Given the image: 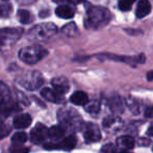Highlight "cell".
Instances as JSON below:
<instances>
[{"mask_svg":"<svg viewBox=\"0 0 153 153\" xmlns=\"http://www.w3.org/2000/svg\"><path fill=\"white\" fill-rule=\"evenodd\" d=\"M83 137L85 140L89 143H93V142H98L101 139V133L97 125L95 124H87L83 130Z\"/></svg>","mask_w":153,"mask_h":153,"instance_id":"8992f818","label":"cell"},{"mask_svg":"<svg viewBox=\"0 0 153 153\" xmlns=\"http://www.w3.org/2000/svg\"><path fill=\"white\" fill-rule=\"evenodd\" d=\"M150 12H151V4H150V2L148 0H140L137 6V10H135L137 18H144L147 15H149Z\"/></svg>","mask_w":153,"mask_h":153,"instance_id":"30bf717a","label":"cell"},{"mask_svg":"<svg viewBox=\"0 0 153 153\" xmlns=\"http://www.w3.org/2000/svg\"><path fill=\"white\" fill-rule=\"evenodd\" d=\"M1 44H2V40L0 39V45H1Z\"/></svg>","mask_w":153,"mask_h":153,"instance_id":"d6a6232c","label":"cell"},{"mask_svg":"<svg viewBox=\"0 0 153 153\" xmlns=\"http://www.w3.org/2000/svg\"><path fill=\"white\" fill-rule=\"evenodd\" d=\"M48 51L39 45H32L22 48L19 51V59L27 65H34L44 59Z\"/></svg>","mask_w":153,"mask_h":153,"instance_id":"7a4b0ae2","label":"cell"},{"mask_svg":"<svg viewBox=\"0 0 153 153\" xmlns=\"http://www.w3.org/2000/svg\"><path fill=\"white\" fill-rule=\"evenodd\" d=\"M59 149L64 150H72L76 146V137L74 135H69L66 139H64L59 144H57Z\"/></svg>","mask_w":153,"mask_h":153,"instance_id":"9a60e30c","label":"cell"},{"mask_svg":"<svg viewBox=\"0 0 153 153\" xmlns=\"http://www.w3.org/2000/svg\"><path fill=\"white\" fill-rule=\"evenodd\" d=\"M27 141V134L23 131L21 132L15 133L12 137V142L16 145H21V144H24Z\"/></svg>","mask_w":153,"mask_h":153,"instance_id":"ffe728a7","label":"cell"},{"mask_svg":"<svg viewBox=\"0 0 153 153\" xmlns=\"http://www.w3.org/2000/svg\"><path fill=\"white\" fill-rule=\"evenodd\" d=\"M145 116L147 118H153V106H149L146 108Z\"/></svg>","mask_w":153,"mask_h":153,"instance_id":"4316f807","label":"cell"},{"mask_svg":"<svg viewBox=\"0 0 153 153\" xmlns=\"http://www.w3.org/2000/svg\"><path fill=\"white\" fill-rule=\"evenodd\" d=\"M18 19L21 23H24V24H28L29 22L32 20V16L28 10H20L18 12Z\"/></svg>","mask_w":153,"mask_h":153,"instance_id":"d6986e66","label":"cell"},{"mask_svg":"<svg viewBox=\"0 0 153 153\" xmlns=\"http://www.w3.org/2000/svg\"><path fill=\"white\" fill-rule=\"evenodd\" d=\"M147 79L148 80H153V71H149L147 73Z\"/></svg>","mask_w":153,"mask_h":153,"instance_id":"f1b7e54d","label":"cell"},{"mask_svg":"<svg viewBox=\"0 0 153 153\" xmlns=\"http://www.w3.org/2000/svg\"><path fill=\"white\" fill-rule=\"evenodd\" d=\"M10 132V128L7 125L4 124H0V140L4 139L6 135H8Z\"/></svg>","mask_w":153,"mask_h":153,"instance_id":"484cf974","label":"cell"},{"mask_svg":"<svg viewBox=\"0 0 153 153\" xmlns=\"http://www.w3.org/2000/svg\"><path fill=\"white\" fill-rule=\"evenodd\" d=\"M12 5L10 3L0 4V18H7L12 13Z\"/></svg>","mask_w":153,"mask_h":153,"instance_id":"44dd1931","label":"cell"},{"mask_svg":"<svg viewBox=\"0 0 153 153\" xmlns=\"http://www.w3.org/2000/svg\"><path fill=\"white\" fill-rule=\"evenodd\" d=\"M55 14L62 19H71L73 18L75 14V10L73 7L68 5H61L55 10Z\"/></svg>","mask_w":153,"mask_h":153,"instance_id":"7c38bea8","label":"cell"},{"mask_svg":"<svg viewBox=\"0 0 153 153\" xmlns=\"http://www.w3.org/2000/svg\"><path fill=\"white\" fill-rule=\"evenodd\" d=\"M134 1L135 0H119L118 6H119V8L123 10V12H127V10H129L131 8V6L134 3Z\"/></svg>","mask_w":153,"mask_h":153,"instance_id":"7402d4cb","label":"cell"},{"mask_svg":"<svg viewBox=\"0 0 153 153\" xmlns=\"http://www.w3.org/2000/svg\"><path fill=\"white\" fill-rule=\"evenodd\" d=\"M22 29L21 28H7V29H1L0 30V34H3V36H7V38L12 39H17L20 36Z\"/></svg>","mask_w":153,"mask_h":153,"instance_id":"e0dca14e","label":"cell"},{"mask_svg":"<svg viewBox=\"0 0 153 153\" xmlns=\"http://www.w3.org/2000/svg\"><path fill=\"white\" fill-rule=\"evenodd\" d=\"M111 20V13L102 6H92L88 10V17L85 20L87 28H100L106 25Z\"/></svg>","mask_w":153,"mask_h":153,"instance_id":"6da1fadb","label":"cell"},{"mask_svg":"<svg viewBox=\"0 0 153 153\" xmlns=\"http://www.w3.org/2000/svg\"><path fill=\"white\" fill-rule=\"evenodd\" d=\"M51 83H52L53 90L56 91L61 95L67 93L69 91V89H70L69 81L67 80V78H65V77H56V78L52 79Z\"/></svg>","mask_w":153,"mask_h":153,"instance_id":"52a82bcc","label":"cell"},{"mask_svg":"<svg viewBox=\"0 0 153 153\" xmlns=\"http://www.w3.org/2000/svg\"><path fill=\"white\" fill-rule=\"evenodd\" d=\"M54 2H61V1H64V0H53Z\"/></svg>","mask_w":153,"mask_h":153,"instance_id":"4dcf8cb0","label":"cell"},{"mask_svg":"<svg viewBox=\"0 0 153 153\" xmlns=\"http://www.w3.org/2000/svg\"><path fill=\"white\" fill-rule=\"evenodd\" d=\"M68 1L72 4H79V3H81V2L85 1V0H68Z\"/></svg>","mask_w":153,"mask_h":153,"instance_id":"83f0119b","label":"cell"},{"mask_svg":"<svg viewBox=\"0 0 153 153\" xmlns=\"http://www.w3.org/2000/svg\"><path fill=\"white\" fill-rule=\"evenodd\" d=\"M48 132H49V129L45 125L36 124V126L32 129L30 132L31 142L34 144L42 143V142H44L46 140V137H48Z\"/></svg>","mask_w":153,"mask_h":153,"instance_id":"5b68a950","label":"cell"},{"mask_svg":"<svg viewBox=\"0 0 153 153\" xmlns=\"http://www.w3.org/2000/svg\"><path fill=\"white\" fill-rule=\"evenodd\" d=\"M70 101L75 105H87L89 103V97L85 92L77 91L70 97Z\"/></svg>","mask_w":153,"mask_h":153,"instance_id":"8fae6325","label":"cell"},{"mask_svg":"<svg viewBox=\"0 0 153 153\" xmlns=\"http://www.w3.org/2000/svg\"><path fill=\"white\" fill-rule=\"evenodd\" d=\"M10 153H28L29 149L20 145H15V146H13V147H10Z\"/></svg>","mask_w":153,"mask_h":153,"instance_id":"cb8c5ba5","label":"cell"},{"mask_svg":"<svg viewBox=\"0 0 153 153\" xmlns=\"http://www.w3.org/2000/svg\"><path fill=\"white\" fill-rule=\"evenodd\" d=\"M65 133H66V130L64 127H62L61 125H54L49 129L48 137L52 140H61L65 135Z\"/></svg>","mask_w":153,"mask_h":153,"instance_id":"5bb4252c","label":"cell"},{"mask_svg":"<svg viewBox=\"0 0 153 153\" xmlns=\"http://www.w3.org/2000/svg\"><path fill=\"white\" fill-rule=\"evenodd\" d=\"M147 133H148V134H150V135H153V124H151V125H150V126H149V128H148Z\"/></svg>","mask_w":153,"mask_h":153,"instance_id":"f546056e","label":"cell"},{"mask_svg":"<svg viewBox=\"0 0 153 153\" xmlns=\"http://www.w3.org/2000/svg\"><path fill=\"white\" fill-rule=\"evenodd\" d=\"M10 100V92L7 85L3 82H0V104L3 106H7Z\"/></svg>","mask_w":153,"mask_h":153,"instance_id":"4fadbf2b","label":"cell"},{"mask_svg":"<svg viewBox=\"0 0 153 153\" xmlns=\"http://www.w3.org/2000/svg\"><path fill=\"white\" fill-rule=\"evenodd\" d=\"M43 82H44V79H43L42 74L36 71L26 73L20 79L21 85L29 91H34V90L39 89L43 85Z\"/></svg>","mask_w":153,"mask_h":153,"instance_id":"277c9868","label":"cell"},{"mask_svg":"<svg viewBox=\"0 0 153 153\" xmlns=\"http://www.w3.org/2000/svg\"><path fill=\"white\" fill-rule=\"evenodd\" d=\"M41 95H42L43 98L53 103H59L62 100L61 94H59L56 91H54L52 89H48V88L43 89L42 92H41Z\"/></svg>","mask_w":153,"mask_h":153,"instance_id":"9c48e42d","label":"cell"},{"mask_svg":"<svg viewBox=\"0 0 153 153\" xmlns=\"http://www.w3.org/2000/svg\"><path fill=\"white\" fill-rule=\"evenodd\" d=\"M117 152V148L114 144H105L102 148L100 149V153H116Z\"/></svg>","mask_w":153,"mask_h":153,"instance_id":"603a6c76","label":"cell"},{"mask_svg":"<svg viewBox=\"0 0 153 153\" xmlns=\"http://www.w3.org/2000/svg\"><path fill=\"white\" fill-rule=\"evenodd\" d=\"M118 143L122 146V147L126 148V149H132L134 147V141L131 137L128 135H124V137L118 139Z\"/></svg>","mask_w":153,"mask_h":153,"instance_id":"ac0fdd59","label":"cell"},{"mask_svg":"<svg viewBox=\"0 0 153 153\" xmlns=\"http://www.w3.org/2000/svg\"><path fill=\"white\" fill-rule=\"evenodd\" d=\"M62 33L65 36H69V38H74L78 34V29H77V26L74 24V23H69L66 26L62 27Z\"/></svg>","mask_w":153,"mask_h":153,"instance_id":"2e32d148","label":"cell"},{"mask_svg":"<svg viewBox=\"0 0 153 153\" xmlns=\"http://www.w3.org/2000/svg\"><path fill=\"white\" fill-rule=\"evenodd\" d=\"M57 32V27L52 23H44V24L36 25L29 30V36L36 41H47L52 38Z\"/></svg>","mask_w":153,"mask_h":153,"instance_id":"3957f363","label":"cell"},{"mask_svg":"<svg viewBox=\"0 0 153 153\" xmlns=\"http://www.w3.org/2000/svg\"><path fill=\"white\" fill-rule=\"evenodd\" d=\"M121 153H131V152H128V151H122Z\"/></svg>","mask_w":153,"mask_h":153,"instance_id":"1f68e13d","label":"cell"},{"mask_svg":"<svg viewBox=\"0 0 153 153\" xmlns=\"http://www.w3.org/2000/svg\"><path fill=\"white\" fill-rule=\"evenodd\" d=\"M32 119L28 114H20V115L16 116L14 119V127L17 129H24L27 128L29 125L31 124Z\"/></svg>","mask_w":153,"mask_h":153,"instance_id":"ba28073f","label":"cell"},{"mask_svg":"<svg viewBox=\"0 0 153 153\" xmlns=\"http://www.w3.org/2000/svg\"><path fill=\"white\" fill-rule=\"evenodd\" d=\"M85 109L89 113H98L99 109H100V105L98 102H94V103H88L85 105Z\"/></svg>","mask_w":153,"mask_h":153,"instance_id":"d4e9b609","label":"cell"}]
</instances>
